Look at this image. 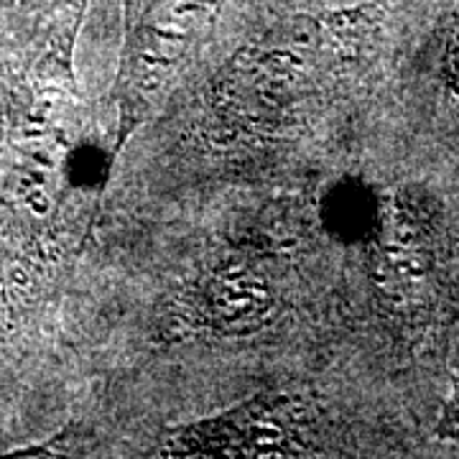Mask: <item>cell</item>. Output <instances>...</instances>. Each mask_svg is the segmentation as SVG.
Here are the masks:
<instances>
[{"label": "cell", "mask_w": 459, "mask_h": 459, "mask_svg": "<svg viewBox=\"0 0 459 459\" xmlns=\"http://www.w3.org/2000/svg\"><path fill=\"white\" fill-rule=\"evenodd\" d=\"M446 56H449V66H452V77H455V82H457L459 87V11H457V16H455L452 41H449V51H446Z\"/></svg>", "instance_id": "6da1fadb"}]
</instances>
